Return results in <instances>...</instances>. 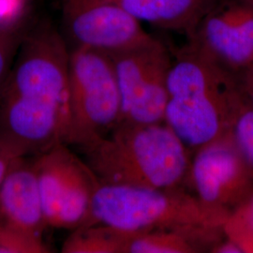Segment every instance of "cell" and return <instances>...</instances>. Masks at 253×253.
Segmentation results:
<instances>
[{"label":"cell","instance_id":"cell-18","mask_svg":"<svg viewBox=\"0 0 253 253\" xmlns=\"http://www.w3.org/2000/svg\"><path fill=\"white\" fill-rule=\"evenodd\" d=\"M29 0H0V29H22Z\"/></svg>","mask_w":253,"mask_h":253},{"label":"cell","instance_id":"cell-11","mask_svg":"<svg viewBox=\"0 0 253 253\" xmlns=\"http://www.w3.org/2000/svg\"><path fill=\"white\" fill-rule=\"evenodd\" d=\"M0 218L9 226L42 236L47 226L34 157H18L0 187Z\"/></svg>","mask_w":253,"mask_h":253},{"label":"cell","instance_id":"cell-12","mask_svg":"<svg viewBox=\"0 0 253 253\" xmlns=\"http://www.w3.org/2000/svg\"><path fill=\"white\" fill-rule=\"evenodd\" d=\"M138 20L190 37L216 0H112Z\"/></svg>","mask_w":253,"mask_h":253},{"label":"cell","instance_id":"cell-15","mask_svg":"<svg viewBox=\"0 0 253 253\" xmlns=\"http://www.w3.org/2000/svg\"><path fill=\"white\" fill-rule=\"evenodd\" d=\"M42 236L32 235L0 221V253H47Z\"/></svg>","mask_w":253,"mask_h":253},{"label":"cell","instance_id":"cell-20","mask_svg":"<svg viewBox=\"0 0 253 253\" xmlns=\"http://www.w3.org/2000/svg\"><path fill=\"white\" fill-rule=\"evenodd\" d=\"M16 158L18 157L13 156L12 154L0 147V187L8 173L11 163H13Z\"/></svg>","mask_w":253,"mask_h":253},{"label":"cell","instance_id":"cell-13","mask_svg":"<svg viewBox=\"0 0 253 253\" xmlns=\"http://www.w3.org/2000/svg\"><path fill=\"white\" fill-rule=\"evenodd\" d=\"M222 235V227L188 225L154 229L136 235L128 253H211Z\"/></svg>","mask_w":253,"mask_h":253},{"label":"cell","instance_id":"cell-1","mask_svg":"<svg viewBox=\"0 0 253 253\" xmlns=\"http://www.w3.org/2000/svg\"><path fill=\"white\" fill-rule=\"evenodd\" d=\"M67 42L42 24L24 34L0 90V147L15 157H34L65 144L69 127Z\"/></svg>","mask_w":253,"mask_h":253},{"label":"cell","instance_id":"cell-10","mask_svg":"<svg viewBox=\"0 0 253 253\" xmlns=\"http://www.w3.org/2000/svg\"><path fill=\"white\" fill-rule=\"evenodd\" d=\"M189 42L238 75L253 63V0H216Z\"/></svg>","mask_w":253,"mask_h":253},{"label":"cell","instance_id":"cell-21","mask_svg":"<svg viewBox=\"0 0 253 253\" xmlns=\"http://www.w3.org/2000/svg\"><path fill=\"white\" fill-rule=\"evenodd\" d=\"M212 253H243L240 247L235 243V241L231 240L225 236V239H221L217 243L213 250Z\"/></svg>","mask_w":253,"mask_h":253},{"label":"cell","instance_id":"cell-6","mask_svg":"<svg viewBox=\"0 0 253 253\" xmlns=\"http://www.w3.org/2000/svg\"><path fill=\"white\" fill-rule=\"evenodd\" d=\"M47 226L75 230L90 214L100 180L85 161L59 144L34 156Z\"/></svg>","mask_w":253,"mask_h":253},{"label":"cell","instance_id":"cell-4","mask_svg":"<svg viewBox=\"0 0 253 253\" xmlns=\"http://www.w3.org/2000/svg\"><path fill=\"white\" fill-rule=\"evenodd\" d=\"M229 212L208 207L181 188L151 189L100 183L84 226L101 224L127 232L168 227H223Z\"/></svg>","mask_w":253,"mask_h":253},{"label":"cell","instance_id":"cell-17","mask_svg":"<svg viewBox=\"0 0 253 253\" xmlns=\"http://www.w3.org/2000/svg\"><path fill=\"white\" fill-rule=\"evenodd\" d=\"M24 34L22 29H0V90L9 76Z\"/></svg>","mask_w":253,"mask_h":253},{"label":"cell","instance_id":"cell-9","mask_svg":"<svg viewBox=\"0 0 253 253\" xmlns=\"http://www.w3.org/2000/svg\"><path fill=\"white\" fill-rule=\"evenodd\" d=\"M60 9L64 30L73 46L113 54L154 39L112 0H60Z\"/></svg>","mask_w":253,"mask_h":253},{"label":"cell","instance_id":"cell-19","mask_svg":"<svg viewBox=\"0 0 253 253\" xmlns=\"http://www.w3.org/2000/svg\"><path fill=\"white\" fill-rule=\"evenodd\" d=\"M230 214L253 232V193Z\"/></svg>","mask_w":253,"mask_h":253},{"label":"cell","instance_id":"cell-3","mask_svg":"<svg viewBox=\"0 0 253 253\" xmlns=\"http://www.w3.org/2000/svg\"><path fill=\"white\" fill-rule=\"evenodd\" d=\"M82 150L100 183L138 188H180L191 162L190 149L164 122L118 123Z\"/></svg>","mask_w":253,"mask_h":253},{"label":"cell","instance_id":"cell-23","mask_svg":"<svg viewBox=\"0 0 253 253\" xmlns=\"http://www.w3.org/2000/svg\"><path fill=\"white\" fill-rule=\"evenodd\" d=\"M0 221H1V218H0Z\"/></svg>","mask_w":253,"mask_h":253},{"label":"cell","instance_id":"cell-22","mask_svg":"<svg viewBox=\"0 0 253 253\" xmlns=\"http://www.w3.org/2000/svg\"><path fill=\"white\" fill-rule=\"evenodd\" d=\"M238 77H239L240 83H241V84H242V86H243V89H244L245 92H246V94H247L249 100H250L251 103L253 105V78H251V77H249V76H247V75H244V74H239Z\"/></svg>","mask_w":253,"mask_h":253},{"label":"cell","instance_id":"cell-14","mask_svg":"<svg viewBox=\"0 0 253 253\" xmlns=\"http://www.w3.org/2000/svg\"><path fill=\"white\" fill-rule=\"evenodd\" d=\"M64 242V253H128L132 239L141 232H127L94 224L73 230Z\"/></svg>","mask_w":253,"mask_h":253},{"label":"cell","instance_id":"cell-16","mask_svg":"<svg viewBox=\"0 0 253 253\" xmlns=\"http://www.w3.org/2000/svg\"><path fill=\"white\" fill-rule=\"evenodd\" d=\"M232 134L245 158L253 167V105L250 100L235 118Z\"/></svg>","mask_w":253,"mask_h":253},{"label":"cell","instance_id":"cell-2","mask_svg":"<svg viewBox=\"0 0 253 253\" xmlns=\"http://www.w3.org/2000/svg\"><path fill=\"white\" fill-rule=\"evenodd\" d=\"M248 100L236 74L189 42L172 60L164 123L195 151L230 132Z\"/></svg>","mask_w":253,"mask_h":253},{"label":"cell","instance_id":"cell-8","mask_svg":"<svg viewBox=\"0 0 253 253\" xmlns=\"http://www.w3.org/2000/svg\"><path fill=\"white\" fill-rule=\"evenodd\" d=\"M187 181L204 204L231 213L253 193V167L231 130L194 151Z\"/></svg>","mask_w":253,"mask_h":253},{"label":"cell","instance_id":"cell-5","mask_svg":"<svg viewBox=\"0 0 253 253\" xmlns=\"http://www.w3.org/2000/svg\"><path fill=\"white\" fill-rule=\"evenodd\" d=\"M69 127L66 145L81 149L106 137L121 117V99L111 55L73 46L69 63Z\"/></svg>","mask_w":253,"mask_h":253},{"label":"cell","instance_id":"cell-7","mask_svg":"<svg viewBox=\"0 0 253 253\" xmlns=\"http://www.w3.org/2000/svg\"><path fill=\"white\" fill-rule=\"evenodd\" d=\"M110 55L121 99L119 123L164 122L172 65L166 46L154 38L142 45Z\"/></svg>","mask_w":253,"mask_h":253}]
</instances>
